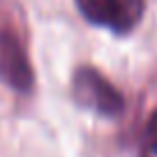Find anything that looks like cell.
Listing matches in <instances>:
<instances>
[{"label": "cell", "mask_w": 157, "mask_h": 157, "mask_svg": "<svg viewBox=\"0 0 157 157\" xmlns=\"http://www.w3.org/2000/svg\"><path fill=\"white\" fill-rule=\"evenodd\" d=\"M72 97L78 106L90 109L104 118H116L125 111V97L99 69L81 65L72 76Z\"/></svg>", "instance_id": "1"}, {"label": "cell", "mask_w": 157, "mask_h": 157, "mask_svg": "<svg viewBox=\"0 0 157 157\" xmlns=\"http://www.w3.org/2000/svg\"><path fill=\"white\" fill-rule=\"evenodd\" d=\"M78 12L93 25L109 28L116 35H127L141 21L146 0H74Z\"/></svg>", "instance_id": "2"}, {"label": "cell", "mask_w": 157, "mask_h": 157, "mask_svg": "<svg viewBox=\"0 0 157 157\" xmlns=\"http://www.w3.org/2000/svg\"><path fill=\"white\" fill-rule=\"evenodd\" d=\"M0 81L16 93H30L35 88V69L23 39L10 25L0 28Z\"/></svg>", "instance_id": "3"}, {"label": "cell", "mask_w": 157, "mask_h": 157, "mask_svg": "<svg viewBox=\"0 0 157 157\" xmlns=\"http://www.w3.org/2000/svg\"><path fill=\"white\" fill-rule=\"evenodd\" d=\"M146 146L152 155H157V109L148 116L146 123Z\"/></svg>", "instance_id": "4"}]
</instances>
